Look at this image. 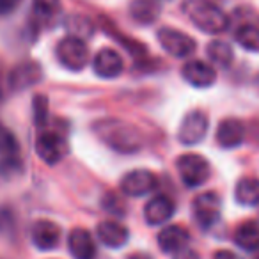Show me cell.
I'll return each instance as SVG.
<instances>
[{
	"instance_id": "2",
	"label": "cell",
	"mask_w": 259,
	"mask_h": 259,
	"mask_svg": "<svg viewBox=\"0 0 259 259\" xmlns=\"http://www.w3.org/2000/svg\"><path fill=\"white\" fill-rule=\"evenodd\" d=\"M188 16L192 23L206 34H220L229 27L226 13L208 2H192L188 6Z\"/></svg>"
},
{
	"instance_id": "9",
	"label": "cell",
	"mask_w": 259,
	"mask_h": 259,
	"mask_svg": "<svg viewBox=\"0 0 259 259\" xmlns=\"http://www.w3.org/2000/svg\"><path fill=\"white\" fill-rule=\"evenodd\" d=\"M156 185H158V180H156V176L151 170L135 169L122 176L121 190L122 194L130 195V197H142V195L155 190Z\"/></svg>"
},
{
	"instance_id": "6",
	"label": "cell",
	"mask_w": 259,
	"mask_h": 259,
	"mask_svg": "<svg viewBox=\"0 0 259 259\" xmlns=\"http://www.w3.org/2000/svg\"><path fill=\"white\" fill-rule=\"evenodd\" d=\"M209 128V121L206 112L202 110H190L183 119L178 128V141L183 146H195L206 137Z\"/></svg>"
},
{
	"instance_id": "19",
	"label": "cell",
	"mask_w": 259,
	"mask_h": 259,
	"mask_svg": "<svg viewBox=\"0 0 259 259\" xmlns=\"http://www.w3.org/2000/svg\"><path fill=\"white\" fill-rule=\"evenodd\" d=\"M234 243L247 252H254L259 248V222L247 220L240 224L234 231Z\"/></svg>"
},
{
	"instance_id": "23",
	"label": "cell",
	"mask_w": 259,
	"mask_h": 259,
	"mask_svg": "<svg viewBox=\"0 0 259 259\" xmlns=\"http://www.w3.org/2000/svg\"><path fill=\"white\" fill-rule=\"evenodd\" d=\"M234 37L245 50L259 52V23H241Z\"/></svg>"
},
{
	"instance_id": "13",
	"label": "cell",
	"mask_w": 259,
	"mask_h": 259,
	"mask_svg": "<svg viewBox=\"0 0 259 259\" xmlns=\"http://www.w3.org/2000/svg\"><path fill=\"white\" fill-rule=\"evenodd\" d=\"M93 69L98 76L101 78H115L124 69L122 57L112 48H103L96 54L93 61Z\"/></svg>"
},
{
	"instance_id": "11",
	"label": "cell",
	"mask_w": 259,
	"mask_h": 259,
	"mask_svg": "<svg viewBox=\"0 0 259 259\" xmlns=\"http://www.w3.org/2000/svg\"><path fill=\"white\" fill-rule=\"evenodd\" d=\"M30 240L39 250H52L61 241V227L47 219L36 220L30 227Z\"/></svg>"
},
{
	"instance_id": "16",
	"label": "cell",
	"mask_w": 259,
	"mask_h": 259,
	"mask_svg": "<svg viewBox=\"0 0 259 259\" xmlns=\"http://www.w3.org/2000/svg\"><path fill=\"white\" fill-rule=\"evenodd\" d=\"M69 252L75 259H96V243L91 233L83 227H76L68 238Z\"/></svg>"
},
{
	"instance_id": "24",
	"label": "cell",
	"mask_w": 259,
	"mask_h": 259,
	"mask_svg": "<svg viewBox=\"0 0 259 259\" xmlns=\"http://www.w3.org/2000/svg\"><path fill=\"white\" fill-rule=\"evenodd\" d=\"M18 153V141L13 135V132L0 122V156L6 162H11Z\"/></svg>"
},
{
	"instance_id": "18",
	"label": "cell",
	"mask_w": 259,
	"mask_h": 259,
	"mask_svg": "<svg viewBox=\"0 0 259 259\" xmlns=\"http://www.w3.org/2000/svg\"><path fill=\"white\" fill-rule=\"evenodd\" d=\"M176 211V206L167 195H156L146 204L144 208V219L149 226H158L170 219Z\"/></svg>"
},
{
	"instance_id": "21",
	"label": "cell",
	"mask_w": 259,
	"mask_h": 259,
	"mask_svg": "<svg viewBox=\"0 0 259 259\" xmlns=\"http://www.w3.org/2000/svg\"><path fill=\"white\" fill-rule=\"evenodd\" d=\"M234 199L241 206H259V180L243 178L234 188Z\"/></svg>"
},
{
	"instance_id": "29",
	"label": "cell",
	"mask_w": 259,
	"mask_h": 259,
	"mask_svg": "<svg viewBox=\"0 0 259 259\" xmlns=\"http://www.w3.org/2000/svg\"><path fill=\"white\" fill-rule=\"evenodd\" d=\"M174 259H199V255H197V252H195V250L185 247V248H181V250H178L176 254H174Z\"/></svg>"
},
{
	"instance_id": "8",
	"label": "cell",
	"mask_w": 259,
	"mask_h": 259,
	"mask_svg": "<svg viewBox=\"0 0 259 259\" xmlns=\"http://www.w3.org/2000/svg\"><path fill=\"white\" fill-rule=\"evenodd\" d=\"M192 211H194V219L199 224V227L209 229L219 222L220 211H222V201L215 192H204L194 199Z\"/></svg>"
},
{
	"instance_id": "3",
	"label": "cell",
	"mask_w": 259,
	"mask_h": 259,
	"mask_svg": "<svg viewBox=\"0 0 259 259\" xmlns=\"http://www.w3.org/2000/svg\"><path fill=\"white\" fill-rule=\"evenodd\" d=\"M36 153L47 165H57L69 153L68 137L57 130H43L36 139Z\"/></svg>"
},
{
	"instance_id": "28",
	"label": "cell",
	"mask_w": 259,
	"mask_h": 259,
	"mask_svg": "<svg viewBox=\"0 0 259 259\" xmlns=\"http://www.w3.org/2000/svg\"><path fill=\"white\" fill-rule=\"evenodd\" d=\"M22 0H0V16H8L18 9Z\"/></svg>"
},
{
	"instance_id": "14",
	"label": "cell",
	"mask_w": 259,
	"mask_h": 259,
	"mask_svg": "<svg viewBox=\"0 0 259 259\" xmlns=\"http://www.w3.org/2000/svg\"><path fill=\"white\" fill-rule=\"evenodd\" d=\"M98 240L108 248H121L126 245L130 238V233L126 226H122L117 220H103L96 227Z\"/></svg>"
},
{
	"instance_id": "17",
	"label": "cell",
	"mask_w": 259,
	"mask_h": 259,
	"mask_svg": "<svg viewBox=\"0 0 259 259\" xmlns=\"http://www.w3.org/2000/svg\"><path fill=\"white\" fill-rule=\"evenodd\" d=\"M188 240H190V234L181 226L163 227L158 233V238H156L158 247L162 248V252H165V254H176L178 250L187 247Z\"/></svg>"
},
{
	"instance_id": "30",
	"label": "cell",
	"mask_w": 259,
	"mask_h": 259,
	"mask_svg": "<svg viewBox=\"0 0 259 259\" xmlns=\"http://www.w3.org/2000/svg\"><path fill=\"white\" fill-rule=\"evenodd\" d=\"M213 259H240V255L234 254L233 250H226V248H222V250H217L215 254H213Z\"/></svg>"
},
{
	"instance_id": "12",
	"label": "cell",
	"mask_w": 259,
	"mask_h": 259,
	"mask_svg": "<svg viewBox=\"0 0 259 259\" xmlns=\"http://www.w3.org/2000/svg\"><path fill=\"white\" fill-rule=\"evenodd\" d=\"M183 78L197 89H208L217 82V73L208 62L202 61H188L181 69Z\"/></svg>"
},
{
	"instance_id": "25",
	"label": "cell",
	"mask_w": 259,
	"mask_h": 259,
	"mask_svg": "<svg viewBox=\"0 0 259 259\" xmlns=\"http://www.w3.org/2000/svg\"><path fill=\"white\" fill-rule=\"evenodd\" d=\"M66 29L71 32V36H76L80 39L83 37H91L94 34V25L89 18L80 15H73L66 20Z\"/></svg>"
},
{
	"instance_id": "4",
	"label": "cell",
	"mask_w": 259,
	"mask_h": 259,
	"mask_svg": "<svg viewBox=\"0 0 259 259\" xmlns=\"http://www.w3.org/2000/svg\"><path fill=\"white\" fill-rule=\"evenodd\" d=\"M176 169L180 172V178L188 188H197L204 185L209 180L211 167L204 156L197 153H187L181 155L176 162Z\"/></svg>"
},
{
	"instance_id": "7",
	"label": "cell",
	"mask_w": 259,
	"mask_h": 259,
	"mask_svg": "<svg viewBox=\"0 0 259 259\" xmlns=\"http://www.w3.org/2000/svg\"><path fill=\"white\" fill-rule=\"evenodd\" d=\"M156 37H158V43L162 45L163 50L178 59L188 57L197 48L194 37L187 36V34L178 29H170V27H162L158 30V34H156Z\"/></svg>"
},
{
	"instance_id": "20",
	"label": "cell",
	"mask_w": 259,
	"mask_h": 259,
	"mask_svg": "<svg viewBox=\"0 0 259 259\" xmlns=\"http://www.w3.org/2000/svg\"><path fill=\"white\" fill-rule=\"evenodd\" d=\"M130 16L141 25H151L160 16V6L156 0H134L130 4Z\"/></svg>"
},
{
	"instance_id": "22",
	"label": "cell",
	"mask_w": 259,
	"mask_h": 259,
	"mask_svg": "<svg viewBox=\"0 0 259 259\" xmlns=\"http://www.w3.org/2000/svg\"><path fill=\"white\" fill-rule=\"evenodd\" d=\"M206 54H208L209 61L217 66H222V68H227V66L233 62L234 54L233 48H231L229 43L226 41H211L206 48Z\"/></svg>"
},
{
	"instance_id": "15",
	"label": "cell",
	"mask_w": 259,
	"mask_h": 259,
	"mask_svg": "<svg viewBox=\"0 0 259 259\" xmlns=\"http://www.w3.org/2000/svg\"><path fill=\"white\" fill-rule=\"evenodd\" d=\"M217 142L220 148L224 149H233L236 146H240L245 139V126L241 121L233 117H227L224 121L219 122L217 126Z\"/></svg>"
},
{
	"instance_id": "1",
	"label": "cell",
	"mask_w": 259,
	"mask_h": 259,
	"mask_svg": "<svg viewBox=\"0 0 259 259\" xmlns=\"http://www.w3.org/2000/svg\"><path fill=\"white\" fill-rule=\"evenodd\" d=\"M93 132L107 148L121 155H134L144 148L142 130L122 119H98L93 124Z\"/></svg>"
},
{
	"instance_id": "10",
	"label": "cell",
	"mask_w": 259,
	"mask_h": 259,
	"mask_svg": "<svg viewBox=\"0 0 259 259\" xmlns=\"http://www.w3.org/2000/svg\"><path fill=\"white\" fill-rule=\"evenodd\" d=\"M43 80V68L36 61H23L13 68L9 85L13 91H25Z\"/></svg>"
},
{
	"instance_id": "26",
	"label": "cell",
	"mask_w": 259,
	"mask_h": 259,
	"mask_svg": "<svg viewBox=\"0 0 259 259\" xmlns=\"http://www.w3.org/2000/svg\"><path fill=\"white\" fill-rule=\"evenodd\" d=\"M61 0H34V16L41 23H47L57 15Z\"/></svg>"
},
{
	"instance_id": "27",
	"label": "cell",
	"mask_w": 259,
	"mask_h": 259,
	"mask_svg": "<svg viewBox=\"0 0 259 259\" xmlns=\"http://www.w3.org/2000/svg\"><path fill=\"white\" fill-rule=\"evenodd\" d=\"M47 117H48L47 98L36 96V100H34V121H36V124L41 128V126L47 124Z\"/></svg>"
},
{
	"instance_id": "5",
	"label": "cell",
	"mask_w": 259,
	"mask_h": 259,
	"mask_svg": "<svg viewBox=\"0 0 259 259\" xmlns=\"http://www.w3.org/2000/svg\"><path fill=\"white\" fill-rule=\"evenodd\" d=\"M55 54H57L59 62L69 71H80L85 68L89 61V48L83 43V39L76 36H68L59 41Z\"/></svg>"
}]
</instances>
